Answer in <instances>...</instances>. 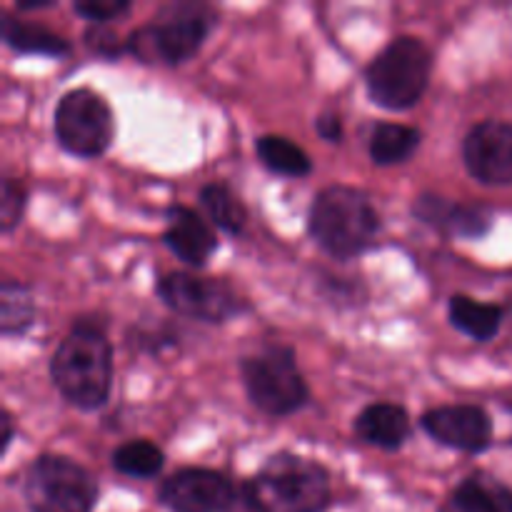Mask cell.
I'll return each instance as SVG.
<instances>
[{
    "label": "cell",
    "instance_id": "obj_1",
    "mask_svg": "<svg viewBox=\"0 0 512 512\" xmlns=\"http://www.w3.org/2000/svg\"><path fill=\"white\" fill-rule=\"evenodd\" d=\"M55 390L80 410H98L108 403L113 385V348L98 323L75 320L50 358Z\"/></svg>",
    "mask_w": 512,
    "mask_h": 512
},
{
    "label": "cell",
    "instance_id": "obj_2",
    "mask_svg": "<svg viewBox=\"0 0 512 512\" xmlns=\"http://www.w3.org/2000/svg\"><path fill=\"white\" fill-rule=\"evenodd\" d=\"M380 215L363 190L353 185H328L308 210V233L325 255L353 260L375 243Z\"/></svg>",
    "mask_w": 512,
    "mask_h": 512
},
{
    "label": "cell",
    "instance_id": "obj_3",
    "mask_svg": "<svg viewBox=\"0 0 512 512\" xmlns=\"http://www.w3.org/2000/svg\"><path fill=\"white\" fill-rule=\"evenodd\" d=\"M218 23V10L200 0H173L155 10L148 25L135 28L125 48L140 63H188Z\"/></svg>",
    "mask_w": 512,
    "mask_h": 512
},
{
    "label": "cell",
    "instance_id": "obj_4",
    "mask_svg": "<svg viewBox=\"0 0 512 512\" xmlns=\"http://www.w3.org/2000/svg\"><path fill=\"white\" fill-rule=\"evenodd\" d=\"M433 73V50L415 35L390 40L365 68V90L378 108L410 110L420 103Z\"/></svg>",
    "mask_w": 512,
    "mask_h": 512
},
{
    "label": "cell",
    "instance_id": "obj_5",
    "mask_svg": "<svg viewBox=\"0 0 512 512\" xmlns=\"http://www.w3.org/2000/svg\"><path fill=\"white\" fill-rule=\"evenodd\" d=\"M265 512H325L333 498L325 465L295 453H275L248 480Z\"/></svg>",
    "mask_w": 512,
    "mask_h": 512
},
{
    "label": "cell",
    "instance_id": "obj_6",
    "mask_svg": "<svg viewBox=\"0 0 512 512\" xmlns=\"http://www.w3.org/2000/svg\"><path fill=\"white\" fill-rule=\"evenodd\" d=\"M240 380L253 408L270 418H288L305 408L310 388L290 345H268L240 360Z\"/></svg>",
    "mask_w": 512,
    "mask_h": 512
},
{
    "label": "cell",
    "instance_id": "obj_7",
    "mask_svg": "<svg viewBox=\"0 0 512 512\" xmlns=\"http://www.w3.org/2000/svg\"><path fill=\"white\" fill-rule=\"evenodd\" d=\"M20 495L30 512H93L98 483L75 460L43 453L25 468Z\"/></svg>",
    "mask_w": 512,
    "mask_h": 512
},
{
    "label": "cell",
    "instance_id": "obj_8",
    "mask_svg": "<svg viewBox=\"0 0 512 512\" xmlns=\"http://www.w3.org/2000/svg\"><path fill=\"white\" fill-rule=\"evenodd\" d=\"M53 133L60 148L75 158H100L115 135L108 100L90 88H73L55 103Z\"/></svg>",
    "mask_w": 512,
    "mask_h": 512
},
{
    "label": "cell",
    "instance_id": "obj_9",
    "mask_svg": "<svg viewBox=\"0 0 512 512\" xmlns=\"http://www.w3.org/2000/svg\"><path fill=\"white\" fill-rule=\"evenodd\" d=\"M155 293L175 315L200 323H228L245 310L243 298L220 278L173 270L155 280Z\"/></svg>",
    "mask_w": 512,
    "mask_h": 512
},
{
    "label": "cell",
    "instance_id": "obj_10",
    "mask_svg": "<svg viewBox=\"0 0 512 512\" xmlns=\"http://www.w3.org/2000/svg\"><path fill=\"white\" fill-rule=\"evenodd\" d=\"M238 485L220 470L183 468L160 483L158 503L170 512H225Z\"/></svg>",
    "mask_w": 512,
    "mask_h": 512
},
{
    "label": "cell",
    "instance_id": "obj_11",
    "mask_svg": "<svg viewBox=\"0 0 512 512\" xmlns=\"http://www.w3.org/2000/svg\"><path fill=\"white\" fill-rule=\"evenodd\" d=\"M465 170L478 183H512V125L505 120H483L463 138Z\"/></svg>",
    "mask_w": 512,
    "mask_h": 512
},
{
    "label": "cell",
    "instance_id": "obj_12",
    "mask_svg": "<svg viewBox=\"0 0 512 512\" xmlns=\"http://www.w3.org/2000/svg\"><path fill=\"white\" fill-rule=\"evenodd\" d=\"M425 433L445 448L483 453L493 443V420L480 405H440L420 418Z\"/></svg>",
    "mask_w": 512,
    "mask_h": 512
},
{
    "label": "cell",
    "instance_id": "obj_13",
    "mask_svg": "<svg viewBox=\"0 0 512 512\" xmlns=\"http://www.w3.org/2000/svg\"><path fill=\"white\" fill-rule=\"evenodd\" d=\"M165 230L160 235L165 248L183 263L193 268H203L210 260V255L218 250V235L210 228L208 220L193 208L180 203H170L163 210Z\"/></svg>",
    "mask_w": 512,
    "mask_h": 512
},
{
    "label": "cell",
    "instance_id": "obj_14",
    "mask_svg": "<svg viewBox=\"0 0 512 512\" xmlns=\"http://www.w3.org/2000/svg\"><path fill=\"white\" fill-rule=\"evenodd\" d=\"M413 215L430 228L443 230L455 238H483L493 225V215L483 205L450 203L448 198L433 193H423L415 198Z\"/></svg>",
    "mask_w": 512,
    "mask_h": 512
},
{
    "label": "cell",
    "instance_id": "obj_15",
    "mask_svg": "<svg viewBox=\"0 0 512 512\" xmlns=\"http://www.w3.org/2000/svg\"><path fill=\"white\" fill-rule=\"evenodd\" d=\"M355 435L363 443L380 450H400L410 438V415L398 403H373L360 410L353 423Z\"/></svg>",
    "mask_w": 512,
    "mask_h": 512
},
{
    "label": "cell",
    "instance_id": "obj_16",
    "mask_svg": "<svg viewBox=\"0 0 512 512\" xmlns=\"http://www.w3.org/2000/svg\"><path fill=\"white\" fill-rule=\"evenodd\" d=\"M440 512H512V490L488 473H473L450 493Z\"/></svg>",
    "mask_w": 512,
    "mask_h": 512
},
{
    "label": "cell",
    "instance_id": "obj_17",
    "mask_svg": "<svg viewBox=\"0 0 512 512\" xmlns=\"http://www.w3.org/2000/svg\"><path fill=\"white\" fill-rule=\"evenodd\" d=\"M0 35H3L5 45L13 48L15 53L48 55V58H63V55L70 53V43L63 35L53 33V30L43 28L38 23H25V20L13 18V15H3Z\"/></svg>",
    "mask_w": 512,
    "mask_h": 512
},
{
    "label": "cell",
    "instance_id": "obj_18",
    "mask_svg": "<svg viewBox=\"0 0 512 512\" xmlns=\"http://www.w3.org/2000/svg\"><path fill=\"white\" fill-rule=\"evenodd\" d=\"M448 318L455 330L478 343H488L503 325V308L493 303H478L468 295H453L448 300Z\"/></svg>",
    "mask_w": 512,
    "mask_h": 512
},
{
    "label": "cell",
    "instance_id": "obj_19",
    "mask_svg": "<svg viewBox=\"0 0 512 512\" xmlns=\"http://www.w3.org/2000/svg\"><path fill=\"white\" fill-rule=\"evenodd\" d=\"M255 153L258 160L275 175H283V178H305L313 170V160L310 155L300 148L298 143H293L285 135H260L255 140Z\"/></svg>",
    "mask_w": 512,
    "mask_h": 512
},
{
    "label": "cell",
    "instance_id": "obj_20",
    "mask_svg": "<svg viewBox=\"0 0 512 512\" xmlns=\"http://www.w3.org/2000/svg\"><path fill=\"white\" fill-rule=\"evenodd\" d=\"M420 140L423 135L413 125L378 123L370 135V158L378 165L405 163L420 148Z\"/></svg>",
    "mask_w": 512,
    "mask_h": 512
},
{
    "label": "cell",
    "instance_id": "obj_21",
    "mask_svg": "<svg viewBox=\"0 0 512 512\" xmlns=\"http://www.w3.org/2000/svg\"><path fill=\"white\" fill-rule=\"evenodd\" d=\"M38 305L33 290L20 280H3L0 285V333L3 338H15L33 328Z\"/></svg>",
    "mask_w": 512,
    "mask_h": 512
},
{
    "label": "cell",
    "instance_id": "obj_22",
    "mask_svg": "<svg viewBox=\"0 0 512 512\" xmlns=\"http://www.w3.org/2000/svg\"><path fill=\"white\" fill-rule=\"evenodd\" d=\"M200 205L215 228L228 235H240L248 223V210L243 200L233 193V188L225 183H205L200 188Z\"/></svg>",
    "mask_w": 512,
    "mask_h": 512
},
{
    "label": "cell",
    "instance_id": "obj_23",
    "mask_svg": "<svg viewBox=\"0 0 512 512\" xmlns=\"http://www.w3.org/2000/svg\"><path fill=\"white\" fill-rule=\"evenodd\" d=\"M163 463V450L143 438L128 440V443L118 445V448L113 450V468L135 480H150L155 478V475H160Z\"/></svg>",
    "mask_w": 512,
    "mask_h": 512
},
{
    "label": "cell",
    "instance_id": "obj_24",
    "mask_svg": "<svg viewBox=\"0 0 512 512\" xmlns=\"http://www.w3.org/2000/svg\"><path fill=\"white\" fill-rule=\"evenodd\" d=\"M28 203V190L20 180L3 178V190H0V230L13 233L15 225L20 223Z\"/></svg>",
    "mask_w": 512,
    "mask_h": 512
},
{
    "label": "cell",
    "instance_id": "obj_25",
    "mask_svg": "<svg viewBox=\"0 0 512 512\" xmlns=\"http://www.w3.org/2000/svg\"><path fill=\"white\" fill-rule=\"evenodd\" d=\"M73 10L93 25H108L110 20L130 13V3L128 0H78L73 3Z\"/></svg>",
    "mask_w": 512,
    "mask_h": 512
},
{
    "label": "cell",
    "instance_id": "obj_26",
    "mask_svg": "<svg viewBox=\"0 0 512 512\" xmlns=\"http://www.w3.org/2000/svg\"><path fill=\"white\" fill-rule=\"evenodd\" d=\"M85 45H88L95 55H100V58H118L120 53H128L123 40H120L118 33H115L113 28H108V25H90V28L85 30Z\"/></svg>",
    "mask_w": 512,
    "mask_h": 512
},
{
    "label": "cell",
    "instance_id": "obj_27",
    "mask_svg": "<svg viewBox=\"0 0 512 512\" xmlns=\"http://www.w3.org/2000/svg\"><path fill=\"white\" fill-rule=\"evenodd\" d=\"M315 130H318V135L323 140H328V143H340L345 135V128H343V118H340L338 113H320L318 120H315Z\"/></svg>",
    "mask_w": 512,
    "mask_h": 512
},
{
    "label": "cell",
    "instance_id": "obj_28",
    "mask_svg": "<svg viewBox=\"0 0 512 512\" xmlns=\"http://www.w3.org/2000/svg\"><path fill=\"white\" fill-rule=\"evenodd\" d=\"M225 512H265V510L263 505L258 503V498L253 495V490H250L248 480H245V483L238 485L233 503H230V508Z\"/></svg>",
    "mask_w": 512,
    "mask_h": 512
},
{
    "label": "cell",
    "instance_id": "obj_29",
    "mask_svg": "<svg viewBox=\"0 0 512 512\" xmlns=\"http://www.w3.org/2000/svg\"><path fill=\"white\" fill-rule=\"evenodd\" d=\"M13 433V418H10L8 410H3V413H0V445H3V453L8 450L10 440H13Z\"/></svg>",
    "mask_w": 512,
    "mask_h": 512
},
{
    "label": "cell",
    "instance_id": "obj_30",
    "mask_svg": "<svg viewBox=\"0 0 512 512\" xmlns=\"http://www.w3.org/2000/svg\"><path fill=\"white\" fill-rule=\"evenodd\" d=\"M50 5H53V0H18V3H15V8H18L20 13H28V10L50 8Z\"/></svg>",
    "mask_w": 512,
    "mask_h": 512
}]
</instances>
